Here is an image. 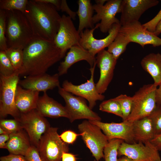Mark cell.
Here are the masks:
<instances>
[{"label":"cell","mask_w":161,"mask_h":161,"mask_svg":"<svg viewBox=\"0 0 161 161\" xmlns=\"http://www.w3.org/2000/svg\"><path fill=\"white\" fill-rule=\"evenodd\" d=\"M22 66L19 75L28 76L46 73L48 69L62 58L61 51L53 41L35 36L23 49Z\"/></svg>","instance_id":"6da1fadb"},{"label":"cell","mask_w":161,"mask_h":161,"mask_svg":"<svg viewBox=\"0 0 161 161\" xmlns=\"http://www.w3.org/2000/svg\"><path fill=\"white\" fill-rule=\"evenodd\" d=\"M58 11L52 4L28 0L24 14L34 36L53 41L61 17Z\"/></svg>","instance_id":"7a4b0ae2"},{"label":"cell","mask_w":161,"mask_h":161,"mask_svg":"<svg viewBox=\"0 0 161 161\" xmlns=\"http://www.w3.org/2000/svg\"><path fill=\"white\" fill-rule=\"evenodd\" d=\"M5 35L8 48L23 50L34 35L24 14L18 10L6 11Z\"/></svg>","instance_id":"3957f363"},{"label":"cell","mask_w":161,"mask_h":161,"mask_svg":"<svg viewBox=\"0 0 161 161\" xmlns=\"http://www.w3.org/2000/svg\"><path fill=\"white\" fill-rule=\"evenodd\" d=\"M157 87L154 83L145 84L132 96L131 113L126 120L130 123L149 116L156 108V92Z\"/></svg>","instance_id":"277c9868"},{"label":"cell","mask_w":161,"mask_h":161,"mask_svg":"<svg viewBox=\"0 0 161 161\" xmlns=\"http://www.w3.org/2000/svg\"><path fill=\"white\" fill-rule=\"evenodd\" d=\"M17 71L12 75L5 77L0 75V117L1 119L8 115L17 120L21 112L15 103L16 89L19 81Z\"/></svg>","instance_id":"5b68a950"},{"label":"cell","mask_w":161,"mask_h":161,"mask_svg":"<svg viewBox=\"0 0 161 161\" xmlns=\"http://www.w3.org/2000/svg\"><path fill=\"white\" fill-rule=\"evenodd\" d=\"M58 128L50 127L42 136L38 148L43 161H61L63 153L68 152V144L58 133Z\"/></svg>","instance_id":"8992f818"},{"label":"cell","mask_w":161,"mask_h":161,"mask_svg":"<svg viewBox=\"0 0 161 161\" xmlns=\"http://www.w3.org/2000/svg\"><path fill=\"white\" fill-rule=\"evenodd\" d=\"M78 128L82 138L97 161L104 158L103 150L109 140L101 129L89 120L78 125Z\"/></svg>","instance_id":"52a82bcc"},{"label":"cell","mask_w":161,"mask_h":161,"mask_svg":"<svg viewBox=\"0 0 161 161\" xmlns=\"http://www.w3.org/2000/svg\"><path fill=\"white\" fill-rule=\"evenodd\" d=\"M58 88V93L65 101V107L69 114V120L71 123L82 119L101 121V118L98 115L87 106L85 99L74 95L60 86Z\"/></svg>","instance_id":"ba28073f"},{"label":"cell","mask_w":161,"mask_h":161,"mask_svg":"<svg viewBox=\"0 0 161 161\" xmlns=\"http://www.w3.org/2000/svg\"><path fill=\"white\" fill-rule=\"evenodd\" d=\"M17 120L27 132L32 145L38 148L41 137L50 127L48 122L36 109L21 113Z\"/></svg>","instance_id":"9c48e42d"},{"label":"cell","mask_w":161,"mask_h":161,"mask_svg":"<svg viewBox=\"0 0 161 161\" xmlns=\"http://www.w3.org/2000/svg\"><path fill=\"white\" fill-rule=\"evenodd\" d=\"M99 26L98 23L93 29H86L80 33V45L94 57L100 52L108 47L114 40L121 27L120 24H113L107 36L103 39H97L94 37L93 33Z\"/></svg>","instance_id":"30bf717a"},{"label":"cell","mask_w":161,"mask_h":161,"mask_svg":"<svg viewBox=\"0 0 161 161\" xmlns=\"http://www.w3.org/2000/svg\"><path fill=\"white\" fill-rule=\"evenodd\" d=\"M80 33L75 27L72 19L69 16L63 15L58 31L53 41L60 50L62 58L71 47L80 45Z\"/></svg>","instance_id":"8fae6325"},{"label":"cell","mask_w":161,"mask_h":161,"mask_svg":"<svg viewBox=\"0 0 161 161\" xmlns=\"http://www.w3.org/2000/svg\"><path fill=\"white\" fill-rule=\"evenodd\" d=\"M159 151L150 142L132 144L123 142L118 149V156H126L137 161H161Z\"/></svg>","instance_id":"7c38bea8"},{"label":"cell","mask_w":161,"mask_h":161,"mask_svg":"<svg viewBox=\"0 0 161 161\" xmlns=\"http://www.w3.org/2000/svg\"><path fill=\"white\" fill-rule=\"evenodd\" d=\"M122 0H109L104 5L95 4L93 5L96 14L93 15V22L95 24L99 21V28L103 33L108 32L113 25L120 24V21L115 16L120 13Z\"/></svg>","instance_id":"4fadbf2b"},{"label":"cell","mask_w":161,"mask_h":161,"mask_svg":"<svg viewBox=\"0 0 161 161\" xmlns=\"http://www.w3.org/2000/svg\"><path fill=\"white\" fill-rule=\"evenodd\" d=\"M119 32L130 42L137 43L143 48L148 44L154 47L161 46V38L145 28L139 21L121 26Z\"/></svg>","instance_id":"5bb4252c"},{"label":"cell","mask_w":161,"mask_h":161,"mask_svg":"<svg viewBox=\"0 0 161 161\" xmlns=\"http://www.w3.org/2000/svg\"><path fill=\"white\" fill-rule=\"evenodd\" d=\"M96 65L95 62L93 66L89 69L91 77L86 82L79 85H75L65 80L62 84V88L66 91L87 100L89 106L92 109L96 105L97 101L103 100L105 98L103 95L98 92L96 84L94 82V76Z\"/></svg>","instance_id":"9a60e30c"},{"label":"cell","mask_w":161,"mask_h":161,"mask_svg":"<svg viewBox=\"0 0 161 161\" xmlns=\"http://www.w3.org/2000/svg\"><path fill=\"white\" fill-rule=\"evenodd\" d=\"M157 0H122L120 24L121 26L138 21L142 15L148 9L158 4Z\"/></svg>","instance_id":"2e32d148"},{"label":"cell","mask_w":161,"mask_h":161,"mask_svg":"<svg viewBox=\"0 0 161 161\" xmlns=\"http://www.w3.org/2000/svg\"><path fill=\"white\" fill-rule=\"evenodd\" d=\"M95 59L100 73L99 79L96 84V88L98 92L103 94L107 90L113 78L117 60L105 49L97 54Z\"/></svg>","instance_id":"e0dca14e"},{"label":"cell","mask_w":161,"mask_h":161,"mask_svg":"<svg viewBox=\"0 0 161 161\" xmlns=\"http://www.w3.org/2000/svg\"><path fill=\"white\" fill-rule=\"evenodd\" d=\"M89 120L98 126L109 140L118 139L128 143H137L134 138L133 123L126 120L120 123H105L99 121Z\"/></svg>","instance_id":"ac0fdd59"},{"label":"cell","mask_w":161,"mask_h":161,"mask_svg":"<svg viewBox=\"0 0 161 161\" xmlns=\"http://www.w3.org/2000/svg\"><path fill=\"white\" fill-rule=\"evenodd\" d=\"M59 77L58 73L52 75L46 73L28 76L19 80L18 84L23 88L44 92L60 86Z\"/></svg>","instance_id":"d6986e66"},{"label":"cell","mask_w":161,"mask_h":161,"mask_svg":"<svg viewBox=\"0 0 161 161\" xmlns=\"http://www.w3.org/2000/svg\"><path fill=\"white\" fill-rule=\"evenodd\" d=\"M82 60L86 61L90 67H92L95 63L96 59L80 45L73 46L69 49L64 61L60 63L58 73L59 76L66 74L68 69L72 65Z\"/></svg>","instance_id":"ffe728a7"},{"label":"cell","mask_w":161,"mask_h":161,"mask_svg":"<svg viewBox=\"0 0 161 161\" xmlns=\"http://www.w3.org/2000/svg\"><path fill=\"white\" fill-rule=\"evenodd\" d=\"M44 117L52 118L65 117L69 119L68 112L65 106L49 97L46 92L39 96L36 109Z\"/></svg>","instance_id":"44dd1931"},{"label":"cell","mask_w":161,"mask_h":161,"mask_svg":"<svg viewBox=\"0 0 161 161\" xmlns=\"http://www.w3.org/2000/svg\"><path fill=\"white\" fill-rule=\"evenodd\" d=\"M39 92L17 87L15 103L21 113H26L36 109Z\"/></svg>","instance_id":"7402d4cb"},{"label":"cell","mask_w":161,"mask_h":161,"mask_svg":"<svg viewBox=\"0 0 161 161\" xmlns=\"http://www.w3.org/2000/svg\"><path fill=\"white\" fill-rule=\"evenodd\" d=\"M140 64L143 69L148 73L154 81L156 86L161 84V54L150 53L142 59Z\"/></svg>","instance_id":"603a6c76"},{"label":"cell","mask_w":161,"mask_h":161,"mask_svg":"<svg viewBox=\"0 0 161 161\" xmlns=\"http://www.w3.org/2000/svg\"><path fill=\"white\" fill-rule=\"evenodd\" d=\"M31 145L29 137L23 129L10 134L6 149L11 154L24 156Z\"/></svg>","instance_id":"cb8c5ba5"},{"label":"cell","mask_w":161,"mask_h":161,"mask_svg":"<svg viewBox=\"0 0 161 161\" xmlns=\"http://www.w3.org/2000/svg\"><path fill=\"white\" fill-rule=\"evenodd\" d=\"M78 9L76 12L79 20L78 31L80 33L86 29H92L95 26L93 22L94 12L90 0H79Z\"/></svg>","instance_id":"d4e9b609"},{"label":"cell","mask_w":161,"mask_h":161,"mask_svg":"<svg viewBox=\"0 0 161 161\" xmlns=\"http://www.w3.org/2000/svg\"><path fill=\"white\" fill-rule=\"evenodd\" d=\"M134 140L136 142L143 143L150 141L155 136L153 126L149 116L133 123Z\"/></svg>","instance_id":"484cf974"},{"label":"cell","mask_w":161,"mask_h":161,"mask_svg":"<svg viewBox=\"0 0 161 161\" xmlns=\"http://www.w3.org/2000/svg\"><path fill=\"white\" fill-rule=\"evenodd\" d=\"M130 42L119 32L114 40L108 47L107 51L117 60L126 50Z\"/></svg>","instance_id":"4316f807"},{"label":"cell","mask_w":161,"mask_h":161,"mask_svg":"<svg viewBox=\"0 0 161 161\" xmlns=\"http://www.w3.org/2000/svg\"><path fill=\"white\" fill-rule=\"evenodd\" d=\"M124 141L120 139H114L109 141L103 150L105 161H118V149Z\"/></svg>","instance_id":"83f0119b"},{"label":"cell","mask_w":161,"mask_h":161,"mask_svg":"<svg viewBox=\"0 0 161 161\" xmlns=\"http://www.w3.org/2000/svg\"><path fill=\"white\" fill-rule=\"evenodd\" d=\"M15 70L21 67L23 62V50L20 49L8 48L4 51Z\"/></svg>","instance_id":"f1b7e54d"},{"label":"cell","mask_w":161,"mask_h":161,"mask_svg":"<svg viewBox=\"0 0 161 161\" xmlns=\"http://www.w3.org/2000/svg\"><path fill=\"white\" fill-rule=\"evenodd\" d=\"M28 1V0H0V9L5 11L18 10L24 13Z\"/></svg>","instance_id":"f546056e"},{"label":"cell","mask_w":161,"mask_h":161,"mask_svg":"<svg viewBox=\"0 0 161 161\" xmlns=\"http://www.w3.org/2000/svg\"><path fill=\"white\" fill-rule=\"evenodd\" d=\"M119 104L122 110L123 121L126 120L129 116L133 105L132 97L121 94L113 98Z\"/></svg>","instance_id":"4dcf8cb0"},{"label":"cell","mask_w":161,"mask_h":161,"mask_svg":"<svg viewBox=\"0 0 161 161\" xmlns=\"http://www.w3.org/2000/svg\"><path fill=\"white\" fill-rule=\"evenodd\" d=\"M99 109L103 112L113 114L123 119L120 106L113 98L103 101L99 105Z\"/></svg>","instance_id":"1f68e13d"},{"label":"cell","mask_w":161,"mask_h":161,"mask_svg":"<svg viewBox=\"0 0 161 161\" xmlns=\"http://www.w3.org/2000/svg\"><path fill=\"white\" fill-rule=\"evenodd\" d=\"M16 72L4 51L0 50V75L9 77Z\"/></svg>","instance_id":"d6a6232c"},{"label":"cell","mask_w":161,"mask_h":161,"mask_svg":"<svg viewBox=\"0 0 161 161\" xmlns=\"http://www.w3.org/2000/svg\"><path fill=\"white\" fill-rule=\"evenodd\" d=\"M0 127L3 129L9 134L17 132L23 129L20 123L15 119H1Z\"/></svg>","instance_id":"836d02e7"},{"label":"cell","mask_w":161,"mask_h":161,"mask_svg":"<svg viewBox=\"0 0 161 161\" xmlns=\"http://www.w3.org/2000/svg\"><path fill=\"white\" fill-rule=\"evenodd\" d=\"M6 11L0 9V50L5 51L7 49L5 35Z\"/></svg>","instance_id":"e575fe53"},{"label":"cell","mask_w":161,"mask_h":161,"mask_svg":"<svg viewBox=\"0 0 161 161\" xmlns=\"http://www.w3.org/2000/svg\"><path fill=\"white\" fill-rule=\"evenodd\" d=\"M154 128L155 135L161 133V106L157 104V106L149 116Z\"/></svg>","instance_id":"d590c367"},{"label":"cell","mask_w":161,"mask_h":161,"mask_svg":"<svg viewBox=\"0 0 161 161\" xmlns=\"http://www.w3.org/2000/svg\"><path fill=\"white\" fill-rule=\"evenodd\" d=\"M27 161H43L38 148L31 145L24 156Z\"/></svg>","instance_id":"8d00e7d4"},{"label":"cell","mask_w":161,"mask_h":161,"mask_svg":"<svg viewBox=\"0 0 161 161\" xmlns=\"http://www.w3.org/2000/svg\"><path fill=\"white\" fill-rule=\"evenodd\" d=\"M79 136H80V134H77L73 131L68 130L63 132L60 137L64 142L68 144L73 143Z\"/></svg>","instance_id":"74e56055"},{"label":"cell","mask_w":161,"mask_h":161,"mask_svg":"<svg viewBox=\"0 0 161 161\" xmlns=\"http://www.w3.org/2000/svg\"><path fill=\"white\" fill-rule=\"evenodd\" d=\"M161 20V9L152 19L142 24L143 27L149 31L153 33L158 22Z\"/></svg>","instance_id":"f35d334b"},{"label":"cell","mask_w":161,"mask_h":161,"mask_svg":"<svg viewBox=\"0 0 161 161\" xmlns=\"http://www.w3.org/2000/svg\"><path fill=\"white\" fill-rule=\"evenodd\" d=\"M59 10L66 12L72 20L75 19L77 15L76 12L73 11L70 9L67 5L66 0H61Z\"/></svg>","instance_id":"ab89813d"},{"label":"cell","mask_w":161,"mask_h":161,"mask_svg":"<svg viewBox=\"0 0 161 161\" xmlns=\"http://www.w3.org/2000/svg\"><path fill=\"white\" fill-rule=\"evenodd\" d=\"M0 161H27L24 156L10 154L7 156L1 157Z\"/></svg>","instance_id":"60d3db41"},{"label":"cell","mask_w":161,"mask_h":161,"mask_svg":"<svg viewBox=\"0 0 161 161\" xmlns=\"http://www.w3.org/2000/svg\"><path fill=\"white\" fill-rule=\"evenodd\" d=\"M150 142L158 151H161V133L155 135Z\"/></svg>","instance_id":"b9f144b4"},{"label":"cell","mask_w":161,"mask_h":161,"mask_svg":"<svg viewBox=\"0 0 161 161\" xmlns=\"http://www.w3.org/2000/svg\"><path fill=\"white\" fill-rule=\"evenodd\" d=\"M62 161H76L75 155L68 152L63 153L61 158Z\"/></svg>","instance_id":"7bdbcfd3"},{"label":"cell","mask_w":161,"mask_h":161,"mask_svg":"<svg viewBox=\"0 0 161 161\" xmlns=\"http://www.w3.org/2000/svg\"><path fill=\"white\" fill-rule=\"evenodd\" d=\"M10 138V134H5L0 135V148L6 149V143Z\"/></svg>","instance_id":"ee69618b"},{"label":"cell","mask_w":161,"mask_h":161,"mask_svg":"<svg viewBox=\"0 0 161 161\" xmlns=\"http://www.w3.org/2000/svg\"><path fill=\"white\" fill-rule=\"evenodd\" d=\"M38 1L53 5L58 11L59 10L61 0H37Z\"/></svg>","instance_id":"f6af8a7d"},{"label":"cell","mask_w":161,"mask_h":161,"mask_svg":"<svg viewBox=\"0 0 161 161\" xmlns=\"http://www.w3.org/2000/svg\"><path fill=\"white\" fill-rule=\"evenodd\" d=\"M156 99L157 104L161 106V84L156 89Z\"/></svg>","instance_id":"bcb514c9"},{"label":"cell","mask_w":161,"mask_h":161,"mask_svg":"<svg viewBox=\"0 0 161 161\" xmlns=\"http://www.w3.org/2000/svg\"><path fill=\"white\" fill-rule=\"evenodd\" d=\"M154 34L156 36H158L161 33V20L157 24Z\"/></svg>","instance_id":"7dc6e473"},{"label":"cell","mask_w":161,"mask_h":161,"mask_svg":"<svg viewBox=\"0 0 161 161\" xmlns=\"http://www.w3.org/2000/svg\"><path fill=\"white\" fill-rule=\"evenodd\" d=\"M118 161H137L134 160L125 156H121L118 159Z\"/></svg>","instance_id":"c3c4849f"},{"label":"cell","mask_w":161,"mask_h":161,"mask_svg":"<svg viewBox=\"0 0 161 161\" xmlns=\"http://www.w3.org/2000/svg\"><path fill=\"white\" fill-rule=\"evenodd\" d=\"M107 0H95V1L96 4L104 5L105 4V2H106Z\"/></svg>","instance_id":"681fc988"},{"label":"cell","mask_w":161,"mask_h":161,"mask_svg":"<svg viewBox=\"0 0 161 161\" xmlns=\"http://www.w3.org/2000/svg\"><path fill=\"white\" fill-rule=\"evenodd\" d=\"M8 134L7 132L2 128L0 127V134Z\"/></svg>","instance_id":"f907efd6"},{"label":"cell","mask_w":161,"mask_h":161,"mask_svg":"<svg viewBox=\"0 0 161 161\" xmlns=\"http://www.w3.org/2000/svg\"><path fill=\"white\" fill-rule=\"evenodd\" d=\"M94 161H96L95 160H94Z\"/></svg>","instance_id":"816d5d0a"}]
</instances>
